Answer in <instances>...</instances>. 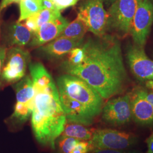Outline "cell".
Listing matches in <instances>:
<instances>
[{
	"label": "cell",
	"instance_id": "6da1fadb",
	"mask_svg": "<svg viewBox=\"0 0 153 153\" xmlns=\"http://www.w3.org/2000/svg\"><path fill=\"white\" fill-rule=\"evenodd\" d=\"M81 47L83 56L79 63L62 64L66 73L82 79L104 99L122 93L127 74L119 40L105 34L88 39Z\"/></svg>",
	"mask_w": 153,
	"mask_h": 153
},
{
	"label": "cell",
	"instance_id": "7a4b0ae2",
	"mask_svg": "<svg viewBox=\"0 0 153 153\" xmlns=\"http://www.w3.org/2000/svg\"><path fill=\"white\" fill-rule=\"evenodd\" d=\"M31 115L33 133L37 141L54 149L56 140L61 136L66 123L55 83L45 88H33Z\"/></svg>",
	"mask_w": 153,
	"mask_h": 153
},
{
	"label": "cell",
	"instance_id": "3957f363",
	"mask_svg": "<svg viewBox=\"0 0 153 153\" xmlns=\"http://www.w3.org/2000/svg\"><path fill=\"white\" fill-rule=\"evenodd\" d=\"M57 86L59 91L82 104L94 117L101 113L103 107L102 97L82 79L65 74L57 78Z\"/></svg>",
	"mask_w": 153,
	"mask_h": 153
},
{
	"label": "cell",
	"instance_id": "277c9868",
	"mask_svg": "<svg viewBox=\"0 0 153 153\" xmlns=\"http://www.w3.org/2000/svg\"><path fill=\"white\" fill-rule=\"evenodd\" d=\"M77 17L95 36H102L108 30V14L102 0H83L78 7Z\"/></svg>",
	"mask_w": 153,
	"mask_h": 153
},
{
	"label": "cell",
	"instance_id": "5b68a950",
	"mask_svg": "<svg viewBox=\"0 0 153 153\" xmlns=\"http://www.w3.org/2000/svg\"><path fill=\"white\" fill-rule=\"evenodd\" d=\"M140 0H116L108 10V30L120 36L131 33V23Z\"/></svg>",
	"mask_w": 153,
	"mask_h": 153
},
{
	"label": "cell",
	"instance_id": "8992f818",
	"mask_svg": "<svg viewBox=\"0 0 153 153\" xmlns=\"http://www.w3.org/2000/svg\"><path fill=\"white\" fill-rule=\"evenodd\" d=\"M92 151L97 149L123 150L134 145L136 136L130 132L110 128L95 129L90 140Z\"/></svg>",
	"mask_w": 153,
	"mask_h": 153
},
{
	"label": "cell",
	"instance_id": "52a82bcc",
	"mask_svg": "<svg viewBox=\"0 0 153 153\" xmlns=\"http://www.w3.org/2000/svg\"><path fill=\"white\" fill-rule=\"evenodd\" d=\"M30 59L29 52L21 47H13L6 50L0 82L12 84L21 80L25 76Z\"/></svg>",
	"mask_w": 153,
	"mask_h": 153
},
{
	"label": "cell",
	"instance_id": "ba28073f",
	"mask_svg": "<svg viewBox=\"0 0 153 153\" xmlns=\"http://www.w3.org/2000/svg\"><path fill=\"white\" fill-rule=\"evenodd\" d=\"M153 23V2L140 0L131 23V34L134 43L143 47Z\"/></svg>",
	"mask_w": 153,
	"mask_h": 153
},
{
	"label": "cell",
	"instance_id": "9c48e42d",
	"mask_svg": "<svg viewBox=\"0 0 153 153\" xmlns=\"http://www.w3.org/2000/svg\"><path fill=\"white\" fill-rule=\"evenodd\" d=\"M101 112L102 119L107 124L119 126L128 124L132 119L130 94L110 99Z\"/></svg>",
	"mask_w": 153,
	"mask_h": 153
},
{
	"label": "cell",
	"instance_id": "30bf717a",
	"mask_svg": "<svg viewBox=\"0 0 153 153\" xmlns=\"http://www.w3.org/2000/svg\"><path fill=\"white\" fill-rule=\"evenodd\" d=\"M126 59L131 73L138 80L153 81V61L148 57L143 47L135 44L129 45Z\"/></svg>",
	"mask_w": 153,
	"mask_h": 153
},
{
	"label": "cell",
	"instance_id": "8fae6325",
	"mask_svg": "<svg viewBox=\"0 0 153 153\" xmlns=\"http://www.w3.org/2000/svg\"><path fill=\"white\" fill-rule=\"evenodd\" d=\"M146 90L138 88L130 94L131 118L140 126H153V106L146 98Z\"/></svg>",
	"mask_w": 153,
	"mask_h": 153
},
{
	"label": "cell",
	"instance_id": "7c38bea8",
	"mask_svg": "<svg viewBox=\"0 0 153 153\" xmlns=\"http://www.w3.org/2000/svg\"><path fill=\"white\" fill-rule=\"evenodd\" d=\"M59 93L61 107L68 122L87 126L93 124L95 117L85 107L60 91Z\"/></svg>",
	"mask_w": 153,
	"mask_h": 153
},
{
	"label": "cell",
	"instance_id": "4fadbf2b",
	"mask_svg": "<svg viewBox=\"0 0 153 153\" xmlns=\"http://www.w3.org/2000/svg\"><path fill=\"white\" fill-rule=\"evenodd\" d=\"M69 24V22L62 16L47 22L33 33L30 45L40 47L58 38L61 32Z\"/></svg>",
	"mask_w": 153,
	"mask_h": 153
},
{
	"label": "cell",
	"instance_id": "5bb4252c",
	"mask_svg": "<svg viewBox=\"0 0 153 153\" xmlns=\"http://www.w3.org/2000/svg\"><path fill=\"white\" fill-rule=\"evenodd\" d=\"M83 42V39L79 40L58 37L47 44L40 46V51L47 56L61 59L68 55L71 50L79 47Z\"/></svg>",
	"mask_w": 153,
	"mask_h": 153
},
{
	"label": "cell",
	"instance_id": "9a60e30c",
	"mask_svg": "<svg viewBox=\"0 0 153 153\" xmlns=\"http://www.w3.org/2000/svg\"><path fill=\"white\" fill-rule=\"evenodd\" d=\"M32 33L21 22H14L6 30L5 40L10 47H22L29 44L33 38Z\"/></svg>",
	"mask_w": 153,
	"mask_h": 153
},
{
	"label": "cell",
	"instance_id": "2e32d148",
	"mask_svg": "<svg viewBox=\"0 0 153 153\" xmlns=\"http://www.w3.org/2000/svg\"><path fill=\"white\" fill-rule=\"evenodd\" d=\"M13 87L16 94V102L26 104L33 109L35 91L31 76H24Z\"/></svg>",
	"mask_w": 153,
	"mask_h": 153
},
{
	"label": "cell",
	"instance_id": "e0dca14e",
	"mask_svg": "<svg viewBox=\"0 0 153 153\" xmlns=\"http://www.w3.org/2000/svg\"><path fill=\"white\" fill-rule=\"evenodd\" d=\"M61 16L60 11L56 10L43 9L34 13L26 19L25 25L32 32H35L44 23Z\"/></svg>",
	"mask_w": 153,
	"mask_h": 153
},
{
	"label": "cell",
	"instance_id": "ac0fdd59",
	"mask_svg": "<svg viewBox=\"0 0 153 153\" xmlns=\"http://www.w3.org/2000/svg\"><path fill=\"white\" fill-rule=\"evenodd\" d=\"M33 88H45L55 82L48 71L41 63H32L29 65Z\"/></svg>",
	"mask_w": 153,
	"mask_h": 153
},
{
	"label": "cell",
	"instance_id": "d6986e66",
	"mask_svg": "<svg viewBox=\"0 0 153 153\" xmlns=\"http://www.w3.org/2000/svg\"><path fill=\"white\" fill-rule=\"evenodd\" d=\"M94 130L88 128L87 126L68 122L61 135L72 137L79 141H89L92 138Z\"/></svg>",
	"mask_w": 153,
	"mask_h": 153
},
{
	"label": "cell",
	"instance_id": "ffe728a7",
	"mask_svg": "<svg viewBox=\"0 0 153 153\" xmlns=\"http://www.w3.org/2000/svg\"><path fill=\"white\" fill-rule=\"evenodd\" d=\"M87 31L88 28L84 23L76 17L73 21L69 23L59 37L79 40L83 39Z\"/></svg>",
	"mask_w": 153,
	"mask_h": 153
},
{
	"label": "cell",
	"instance_id": "44dd1931",
	"mask_svg": "<svg viewBox=\"0 0 153 153\" xmlns=\"http://www.w3.org/2000/svg\"><path fill=\"white\" fill-rule=\"evenodd\" d=\"M20 14L18 22H21L26 20L30 16L43 10L42 0H20Z\"/></svg>",
	"mask_w": 153,
	"mask_h": 153
},
{
	"label": "cell",
	"instance_id": "7402d4cb",
	"mask_svg": "<svg viewBox=\"0 0 153 153\" xmlns=\"http://www.w3.org/2000/svg\"><path fill=\"white\" fill-rule=\"evenodd\" d=\"M33 109L26 104L16 102L13 114L10 116V123L22 124L25 123L32 115Z\"/></svg>",
	"mask_w": 153,
	"mask_h": 153
},
{
	"label": "cell",
	"instance_id": "603a6c76",
	"mask_svg": "<svg viewBox=\"0 0 153 153\" xmlns=\"http://www.w3.org/2000/svg\"><path fill=\"white\" fill-rule=\"evenodd\" d=\"M79 141L70 137L62 136L60 138L58 146L60 153H70Z\"/></svg>",
	"mask_w": 153,
	"mask_h": 153
},
{
	"label": "cell",
	"instance_id": "cb8c5ba5",
	"mask_svg": "<svg viewBox=\"0 0 153 153\" xmlns=\"http://www.w3.org/2000/svg\"><path fill=\"white\" fill-rule=\"evenodd\" d=\"M57 10L60 11L76 5L81 0H51Z\"/></svg>",
	"mask_w": 153,
	"mask_h": 153
},
{
	"label": "cell",
	"instance_id": "d4e9b609",
	"mask_svg": "<svg viewBox=\"0 0 153 153\" xmlns=\"http://www.w3.org/2000/svg\"><path fill=\"white\" fill-rule=\"evenodd\" d=\"M90 153H140V152L136 150L123 151L121 150L114 149H97L93 150Z\"/></svg>",
	"mask_w": 153,
	"mask_h": 153
},
{
	"label": "cell",
	"instance_id": "484cf974",
	"mask_svg": "<svg viewBox=\"0 0 153 153\" xmlns=\"http://www.w3.org/2000/svg\"><path fill=\"white\" fill-rule=\"evenodd\" d=\"M6 48L5 47L0 45V78L1 76L2 69L4 65V62L5 60Z\"/></svg>",
	"mask_w": 153,
	"mask_h": 153
},
{
	"label": "cell",
	"instance_id": "4316f807",
	"mask_svg": "<svg viewBox=\"0 0 153 153\" xmlns=\"http://www.w3.org/2000/svg\"><path fill=\"white\" fill-rule=\"evenodd\" d=\"M20 0H2L0 4V13L7 7L14 3H19Z\"/></svg>",
	"mask_w": 153,
	"mask_h": 153
},
{
	"label": "cell",
	"instance_id": "83f0119b",
	"mask_svg": "<svg viewBox=\"0 0 153 153\" xmlns=\"http://www.w3.org/2000/svg\"><path fill=\"white\" fill-rule=\"evenodd\" d=\"M42 6L43 9L56 10L55 5L51 0H42Z\"/></svg>",
	"mask_w": 153,
	"mask_h": 153
},
{
	"label": "cell",
	"instance_id": "f1b7e54d",
	"mask_svg": "<svg viewBox=\"0 0 153 153\" xmlns=\"http://www.w3.org/2000/svg\"><path fill=\"white\" fill-rule=\"evenodd\" d=\"M146 142L147 143V153H153V133L147 138Z\"/></svg>",
	"mask_w": 153,
	"mask_h": 153
},
{
	"label": "cell",
	"instance_id": "f546056e",
	"mask_svg": "<svg viewBox=\"0 0 153 153\" xmlns=\"http://www.w3.org/2000/svg\"><path fill=\"white\" fill-rule=\"evenodd\" d=\"M146 96L147 99L150 102V103L152 104V105L153 106V93L150 92V91L148 92L146 91Z\"/></svg>",
	"mask_w": 153,
	"mask_h": 153
},
{
	"label": "cell",
	"instance_id": "4dcf8cb0",
	"mask_svg": "<svg viewBox=\"0 0 153 153\" xmlns=\"http://www.w3.org/2000/svg\"><path fill=\"white\" fill-rule=\"evenodd\" d=\"M146 86L149 90H150V92L153 93V81L149 80L146 82Z\"/></svg>",
	"mask_w": 153,
	"mask_h": 153
},
{
	"label": "cell",
	"instance_id": "1f68e13d",
	"mask_svg": "<svg viewBox=\"0 0 153 153\" xmlns=\"http://www.w3.org/2000/svg\"><path fill=\"white\" fill-rule=\"evenodd\" d=\"M103 2L105 4L107 5L110 6L113 2H114L116 0H102Z\"/></svg>",
	"mask_w": 153,
	"mask_h": 153
}]
</instances>
